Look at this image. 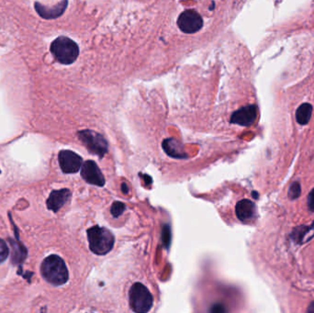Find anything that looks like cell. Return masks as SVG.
I'll list each match as a JSON object with an SVG mask.
<instances>
[{
    "label": "cell",
    "mask_w": 314,
    "mask_h": 313,
    "mask_svg": "<svg viewBox=\"0 0 314 313\" xmlns=\"http://www.w3.org/2000/svg\"><path fill=\"white\" fill-rule=\"evenodd\" d=\"M42 275L49 283L55 286L66 284L69 278L67 267L64 260L55 254L45 258L42 264Z\"/></svg>",
    "instance_id": "6da1fadb"
},
{
    "label": "cell",
    "mask_w": 314,
    "mask_h": 313,
    "mask_svg": "<svg viewBox=\"0 0 314 313\" xmlns=\"http://www.w3.org/2000/svg\"><path fill=\"white\" fill-rule=\"evenodd\" d=\"M87 239L90 250L94 254L104 255L111 252L115 239L111 231L106 228L94 226L87 230Z\"/></svg>",
    "instance_id": "7a4b0ae2"
},
{
    "label": "cell",
    "mask_w": 314,
    "mask_h": 313,
    "mask_svg": "<svg viewBox=\"0 0 314 313\" xmlns=\"http://www.w3.org/2000/svg\"><path fill=\"white\" fill-rule=\"evenodd\" d=\"M51 51L55 59L63 65L73 64L78 57L79 48L77 43L67 37H59L51 43Z\"/></svg>",
    "instance_id": "3957f363"
},
{
    "label": "cell",
    "mask_w": 314,
    "mask_h": 313,
    "mask_svg": "<svg viewBox=\"0 0 314 313\" xmlns=\"http://www.w3.org/2000/svg\"><path fill=\"white\" fill-rule=\"evenodd\" d=\"M153 303V296L145 285L135 283L130 288L129 304L134 313H147L152 308Z\"/></svg>",
    "instance_id": "277c9868"
},
{
    "label": "cell",
    "mask_w": 314,
    "mask_h": 313,
    "mask_svg": "<svg viewBox=\"0 0 314 313\" xmlns=\"http://www.w3.org/2000/svg\"><path fill=\"white\" fill-rule=\"evenodd\" d=\"M79 139L85 144L90 152H94L102 157L108 150V144L106 140L100 134L92 131H82L78 132Z\"/></svg>",
    "instance_id": "5b68a950"
},
{
    "label": "cell",
    "mask_w": 314,
    "mask_h": 313,
    "mask_svg": "<svg viewBox=\"0 0 314 313\" xmlns=\"http://www.w3.org/2000/svg\"><path fill=\"white\" fill-rule=\"evenodd\" d=\"M179 28L185 33H194L198 32L203 25L202 18L195 10L189 9L184 11L178 19Z\"/></svg>",
    "instance_id": "8992f818"
},
{
    "label": "cell",
    "mask_w": 314,
    "mask_h": 313,
    "mask_svg": "<svg viewBox=\"0 0 314 313\" xmlns=\"http://www.w3.org/2000/svg\"><path fill=\"white\" fill-rule=\"evenodd\" d=\"M257 118V107L255 105H249L243 107L232 113L231 122L244 127H249L255 123Z\"/></svg>",
    "instance_id": "52a82bcc"
},
{
    "label": "cell",
    "mask_w": 314,
    "mask_h": 313,
    "mask_svg": "<svg viewBox=\"0 0 314 313\" xmlns=\"http://www.w3.org/2000/svg\"><path fill=\"white\" fill-rule=\"evenodd\" d=\"M59 164L61 169L66 174L77 173L82 166V158L76 152L64 150L59 153Z\"/></svg>",
    "instance_id": "ba28073f"
},
{
    "label": "cell",
    "mask_w": 314,
    "mask_h": 313,
    "mask_svg": "<svg viewBox=\"0 0 314 313\" xmlns=\"http://www.w3.org/2000/svg\"><path fill=\"white\" fill-rule=\"evenodd\" d=\"M81 176L88 184L99 186L105 185V178L94 161H86L82 165Z\"/></svg>",
    "instance_id": "9c48e42d"
},
{
    "label": "cell",
    "mask_w": 314,
    "mask_h": 313,
    "mask_svg": "<svg viewBox=\"0 0 314 313\" xmlns=\"http://www.w3.org/2000/svg\"><path fill=\"white\" fill-rule=\"evenodd\" d=\"M235 212L239 220L245 223H248L255 218L256 208L255 203L251 200L242 199L236 204Z\"/></svg>",
    "instance_id": "30bf717a"
},
{
    "label": "cell",
    "mask_w": 314,
    "mask_h": 313,
    "mask_svg": "<svg viewBox=\"0 0 314 313\" xmlns=\"http://www.w3.org/2000/svg\"><path fill=\"white\" fill-rule=\"evenodd\" d=\"M71 197V192L66 189L52 191L47 200V207L52 212H57L67 202Z\"/></svg>",
    "instance_id": "8fae6325"
},
{
    "label": "cell",
    "mask_w": 314,
    "mask_h": 313,
    "mask_svg": "<svg viewBox=\"0 0 314 313\" xmlns=\"http://www.w3.org/2000/svg\"><path fill=\"white\" fill-rule=\"evenodd\" d=\"M66 4H67L66 0H65L59 5H57L55 8L47 9L45 7L42 6L40 3H36L35 9L37 10V12L44 18H53V17H59L60 15L63 14V12L65 11L66 7Z\"/></svg>",
    "instance_id": "7c38bea8"
},
{
    "label": "cell",
    "mask_w": 314,
    "mask_h": 313,
    "mask_svg": "<svg viewBox=\"0 0 314 313\" xmlns=\"http://www.w3.org/2000/svg\"><path fill=\"white\" fill-rule=\"evenodd\" d=\"M313 110L314 108L310 103L301 104L296 111V119L297 123L300 125H307L312 118Z\"/></svg>",
    "instance_id": "4fadbf2b"
},
{
    "label": "cell",
    "mask_w": 314,
    "mask_h": 313,
    "mask_svg": "<svg viewBox=\"0 0 314 313\" xmlns=\"http://www.w3.org/2000/svg\"><path fill=\"white\" fill-rule=\"evenodd\" d=\"M312 230H314V222L313 226H311V227L298 226L297 228L293 230V231L291 233V237L293 238L294 242H296L297 244H302L306 234H309V231Z\"/></svg>",
    "instance_id": "5bb4252c"
},
{
    "label": "cell",
    "mask_w": 314,
    "mask_h": 313,
    "mask_svg": "<svg viewBox=\"0 0 314 313\" xmlns=\"http://www.w3.org/2000/svg\"><path fill=\"white\" fill-rule=\"evenodd\" d=\"M301 194V186L298 181L293 182L290 186H289V191H288V197L289 199L294 200L299 198Z\"/></svg>",
    "instance_id": "9a60e30c"
},
{
    "label": "cell",
    "mask_w": 314,
    "mask_h": 313,
    "mask_svg": "<svg viewBox=\"0 0 314 313\" xmlns=\"http://www.w3.org/2000/svg\"><path fill=\"white\" fill-rule=\"evenodd\" d=\"M125 210V205L122 203V202H115L113 203V205L111 206V214L114 216V217H119L120 214H122L123 212Z\"/></svg>",
    "instance_id": "2e32d148"
},
{
    "label": "cell",
    "mask_w": 314,
    "mask_h": 313,
    "mask_svg": "<svg viewBox=\"0 0 314 313\" xmlns=\"http://www.w3.org/2000/svg\"><path fill=\"white\" fill-rule=\"evenodd\" d=\"M9 255V247L6 243L0 239V264L4 262Z\"/></svg>",
    "instance_id": "e0dca14e"
},
{
    "label": "cell",
    "mask_w": 314,
    "mask_h": 313,
    "mask_svg": "<svg viewBox=\"0 0 314 313\" xmlns=\"http://www.w3.org/2000/svg\"><path fill=\"white\" fill-rule=\"evenodd\" d=\"M307 204L310 212H314V188L310 192L307 199Z\"/></svg>",
    "instance_id": "ac0fdd59"
},
{
    "label": "cell",
    "mask_w": 314,
    "mask_h": 313,
    "mask_svg": "<svg viewBox=\"0 0 314 313\" xmlns=\"http://www.w3.org/2000/svg\"><path fill=\"white\" fill-rule=\"evenodd\" d=\"M307 313H314V301H313L307 309Z\"/></svg>",
    "instance_id": "d6986e66"
},
{
    "label": "cell",
    "mask_w": 314,
    "mask_h": 313,
    "mask_svg": "<svg viewBox=\"0 0 314 313\" xmlns=\"http://www.w3.org/2000/svg\"><path fill=\"white\" fill-rule=\"evenodd\" d=\"M253 195H254V198H258V196H257V193H255V192H253Z\"/></svg>",
    "instance_id": "ffe728a7"
}]
</instances>
